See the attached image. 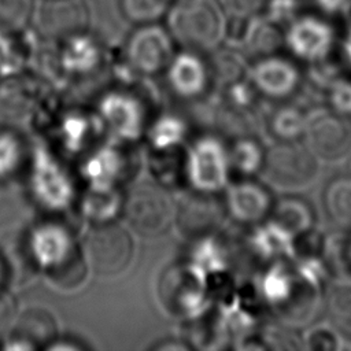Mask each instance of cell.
I'll use <instances>...</instances> for the list:
<instances>
[{
	"instance_id": "1",
	"label": "cell",
	"mask_w": 351,
	"mask_h": 351,
	"mask_svg": "<svg viewBox=\"0 0 351 351\" xmlns=\"http://www.w3.org/2000/svg\"><path fill=\"white\" fill-rule=\"evenodd\" d=\"M325 284L302 273L293 259L274 261L258 280L259 296L274 310L281 324L308 326L324 307Z\"/></svg>"
},
{
	"instance_id": "2",
	"label": "cell",
	"mask_w": 351,
	"mask_h": 351,
	"mask_svg": "<svg viewBox=\"0 0 351 351\" xmlns=\"http://www.w3.org/2000/svg\"><path fill=\"white\" fill-rule=\"evenodd\" d=\"M165 19L174 44L197 53L214 52L228 34L229 19L219 0H174Z\"/></svg>"
},
{
	"instance_id": "3",
	"label": "cell",
	"mask_w": 351,
	"mask_h": 351,
	"mask_svg": "<svg viewBox=\"0 0 351 351\" xmlns=\"http://www.w3.org/2000/svg\"><path fill=\"white\" fill-rule=\"evenodd\" d=\"M261 171L273 188L299 192L317 180L318 160L300 141H278L266 152Z\"/></svg>"
},
{
	"instance_id": "4",
	"label": "cell",
	"mask_w": 351,
	"mask_h": 351,
	"mask_svg": "<svg viewBox=\"0 0 351 351\" xmlns=\"http://www.w3.org/2000/svg\"><path fill=\"white\" fill-rule=\"evenodd\" d=\"M282 44L293 59L315 66L330 59L337 45V34L325 15L298 14L285 25Z\"/></svg>"
},
{
	"instance_id": "5",
	"label": "cell",
	"mask_w": 351,
	"mask_h": 351,
	"mask_svg": "<svg viewBox=\"0 0 351 351\" xmlns=\"http://www.w3.org/2000/svg\"><path fill=\"white\" fill-rule=\"evenodd\" d=\"M29 184L32 195L45 210L63 211L74 200L73 180L58 158L41 144L33 148Z\"/></svg>"
},
{
	"instance_id": "6",
	"label": "cell",
	"mask_w": 351,
	"mask_h": 351,
	"mask_svg": "<svg viewBox=\"0 0 351 351\" xmlns=\"http://www.w3.org/2000/svg\"><path fill=\"white\" fill-rule=\"evenodd\" d=\"M302 141L318 162H340L351 152V119L326 107L314 110L308 112Z\"/></svg>"
},
{
	"instance_id": "7",
	"label": "cell",
	"mask_w": 351,
	"mask_h": 351,
	"mask_svg": "<svg viewBox=\"0 0 351 351\" xmlns=\"http://www.w3.org/2000/svg\"><path fill=\"white\" fill-rule=\"evenodd\" d=\"M229 155L215 137H202L188 149L184 160L186 180L196 192L215 193L228 185Z\"/></svg>"
},
{
	"instance_id": "8",
	"label": "cell",
	"mask_w": 351,
	"mask_h": 351,
	"mask_svg": "<svg viewBox=\"0 0 351 351\" xmlns=\"http://www.w3.org/2000/svg\"><path fill=\"white\" fill-rule=\"evenodd\" d=\"M129 64L144 74L165 70L174 56V41L166 26L154 23L137 25L125 44Z\"/></svg>"
},
{
	"instance_id": "9",
	"label": "cell",
	"mask_w": 351,
	"mask_h": 351,
	"mask_svg": "<svg viewBox=\"0 0 351 351\" xmlns=\"http://www.w3.org/2000/svg\"><path fill=\"white\" fill-rule=\"evenodd\" d=\"M86 258L92 269L100 276L121 273L133 256V241L129 233L112 222L96 225L89 233Z\"/></svg>"
},
{
	"instance_id": "10",
	"label": "cell",
	"mask_w": 351,
	"mask_h": 351,
	"mask_svg": "<svg viewBox=\"0 0 351 351\" xmlns=\"http://www.w3.org/2000/svg\"><path fill=\"white\" fill-rule=\"evenodd\" d=\"M32 23L41 37L63 41L86 32L89 8L85 0H41L34 7Z\"/></svg>"
},
{
	"instance_id": "11",
	"label": "cell",
	"mask_w": 351,
	"mask_h": 351,
	"mask_svg": "<svg viewBox=\"0 0 351 351\" xmlns=\"http://www.w3.org/2000/svg\"><path fill=\"white\" fill-rule=\"evenodd\" d=\"M125 211L130 226L144 236L163 233L174 218L169 195L159 186L147 184L133 189L125 202Z\"/></svg>"
},
{
	"instance_id": "12",
	"label": "cell",
	"mask_w": 351,
	"mask_h": 351,
	"mask_svg": "<svg viewBox=\"0 0 351 351\" xmlns=\"http://www.w3.org/2000/svg\"><path fill=\"white\" fill-rule=\"evenodd\" d=\"M207 284L195 276L185 265L171 269L162 280L160 295L167 308L181 317L195 318L208 306Z\"/></svg>"
},
{
	"instance_id": "13",
	"label": "cell",
	"mask_w": 351,
	"mask_h": 351,
	"mask_svg": "<svg viewBox=\"0 0 351 351\" xmlns=\"http://www.w3.org/2000/svg\"><path fill=\"white\" fill-rule=\"evenodd\" d=\"M248 78L256 92L270 99H287L302 84V71L298 64L281 55L261 56L248 70Z\"/></svg>"
},
{
	"instance_id": "14",
	"label": "cell",
	"mask_w": 351,
	"mask_h": 351,
	"mask_svg": "<svg viewBox=\"0 0 351 351\" xmlns=\"http://www.w3.org/2000/svg\"><path fill=\"white\" fill-rule=\"evenodd\" d=\"M27 247L38 267L52 273L67 265L77 252L69 230L53 222L36 226L29 234Z\"/></svg>"
},
{
	"instance_id": "15",
	"label": "cell",
	"mask_w": 351,
	"mask_h": 351,
	"mask_svg": "<svg viewBox=\"0 0 351 351\" xmlns=\"http://www.w3.org/2000/svg\"><path fill=\"white\" fill-rule=\"evenodd\" d=\"M99 118L118 140H137L144 129V112L140 103L122 92H110L99 101Z\"/></svg>"
},
{
	"instance_id": "16",
	"label": "cell",
	"mask_w": 351,
	"mask_h": 351,
	"mask_svg": "<svg viewBox=\"0 0 351 351\" xmlns=\"http://www.w3.org/2000/svg\"><path fill=\"white\" fill-rule=\"evenodd\" d=\"M271 196L266 186L255 181H241L228 189L226 207L239 222H259L270 214Z\"/></svg>"
},
{
	"instance_id": "17",
	"label": "cell",
	"mask_w": 351,
	"mask_h": 351,
	"mask_svg": "<svg viewBox=\"0 0 351 351\" xmlns=\"http://www.w3.org/2000/svg\"><path fill=\"white\" fill-rule=\"evenodd\" d=\"M167 78L176 93L182 97H193L203 92L207 85L210 70L200 53L182 49L169 63Z\"/></svg>"
},
{
	"instance_id": "18",
	"label": "cell",
	"mask_w": 351,
	"mask_h": 351,
	"mask_svg": "<svg viewBox=\"0 0 351 351\" xmlns=\"http://www.w3.org/2000/svg\"><path fill=\"white\" fill-rule=\"evenodd\" d=\"M254 252L265 261H289L298 255V239L271 219L261 223L251 234Z\"/></svg>"
},
{
	"instance_id": "19",
	"label": "cell",
	"mask_w": 351,
	"mask_h": 351,
	"mask_svg": "<svg viewBox=\"0 0 351 351\" xmlns=\"http://www.w3.org/2000/svg\"><path fill=\"white\" fill-rule=\"evenodd\" d=\"M123 171V158L112 145H101L88 155L82 163L81 173L92 189L115 188Z\"/></svg>"
},
{
	"instance_id": "20",
	"label": "cell",
	"mask_w": 351,
	"mask_h": 351,
	"mask_svg": "<svg viewBox=\"0 0 351 351\" xmlns=\"http://www.w3.org/2000/svg\"><path fill=\"white\" fill-rule=\"evenodd\" d=\"M59 63L71 74H86L92 71L101 59L99 41L86 32L74 34L62 41Z\"/></svg>"
},
{
	"instance_id": "21",
	"label": "cell",
	"mask_w": 351,
	"mask_h": 351,
	"mask_svg": "<svg viewBox=\"0 0 351 351\" xmlns=\"http://www.w3.org/2000/svg\"><path fill=\"white\" fill-rule=\"evenodd\" d=\"M269 219L278 223L296 239L311 232L315 225L313 207L304 199L288 196L271 206Z\"/></svg>"
},
{
	"instance_id": "22",
	"label": "cell",
	"mask_w": 351,
	"mask_h": 351,
	"mask_svg": "<svg viewBox=\"0 0 351 351\" xmlns=\"http://www.w3.org/2000/svg\"><path fill=\"white\" fill-rule=\"evenodd\" d=\"M186 266L207 284L211 277L226 270L228 255L225 248L213 236H204L193 245Z\"/></svg>"
},
{
	"instance_id": "23",
	"label": "cell",
	"mask_w": 351,
	"mask_h": 351,
	"mask_svg": "<svg viewBox=\"0 0 351 351\" xmlns=\"http://www.w3.org/2000/svg\"><path fill=\"white\" fill-rule=\"evenodd\" d=\"M324 307L328 319L351 336V276L333 277L325 287Z\"/></svg>"
},
{
	"instance_id": "24",
	"label": "cell",
	"mask_w": 351,
	"mask_h": 351,
	"mask_svg": "<svg viewBox=\"0 0 351 351\" xmlns=\"http://www.w3.org/2000/svg\"><path fill=\"white\" fill-rule=\"evenodd\" d=\"M322 203L333 223L344 230H351V176L330 180L324 189Z\"/></svg>"
},
{
	"instance_id": "25",
	"label": "cell",
	"mask_w": 351,
	"mask_h": 351,
	"mask_svg": "<svg viewBox=\"0 0 351 351\" xmlns=\"http://www.w3.org/2000/svg\"><path fill=\"white\" fill-rule=\"evenodd\" d=\"M199 195L188 199L178 210V223L184 232H206L219 222V207L210 199V193Z\"/></svg>"
},
{
	"instance_id": "26",
	"label": "cell",
	"mask_w": 351,
	"mask_h": 351,
	"mask_svg": "<svg viewBox=\"0 0 351 351\" xmlns=\"http://www.w3.org/2000/svg\"><path fill=\"white\" fill-rule=\"evenodd\" d=\"M308 112L296 104H282L269 118V130L277 141H302Z\"/></svg>"
},
{
	"instance_id": "27",
	"label": "cell",
	"mask_w": 351,
	"mask_h": 351,
	"mask_svg": "<svg viewBox=\"0 0 351 351\" xmlns=\"http://www.w3.org/2000/svg\"><path fill=\"white\" fill-rule=\"evenodd\" d=\"M303 348L310 351H351V336L330 321L310 324L302 333Z\"/></svg>"
},
{
	"instance_id": "28",
	"label": "cell",
	"mask_w": 351,
	"mask_h": 351,
	"mask_svg": "<svg viewBox=\"0 0 351 351\" xmlns=\"http://www.w3.org/2000/svg\"><path fill=\"white\" fill-rule=\"evenodd\" d=\"M122 207V196L112 189H92L89 188L82 199L84 215L96 225L112 222Z\"/></svg>"
},
{
	"instance_id": "29",
	"label": "cell",
	"mask_w": 351,
	"mask_h": 351,
	"mask_svg": "<svg viewBox=\"0 0 351 351\" xmlns=\"http://www.w3.org/2000/svg\"><path fill=\"white\" fill-rule=\"evenodd\" d=\"M186 136L185 122L176 115L159 117L148 130V140L154 149L166 152L178 147Z\"/></svg>"
},
{
	"instance_id": "30",
	"label": "cell",
	"mask_w": 351,
	"mask_h": 351,
	"mask_svg": "<svg viewBox=\"0 0 351 351\" xmlns=\"http://www.w3.org/2000/svg\"><path fill=\"white\" fill-rule=\"evenodd\" d=\"M228 155L230 169L237 170L243 176H252L262 170L266 152L255 140L240 138L228 151Z\"/></svg>"
},
{
	"instance_id": "31",
	"label": "cell",
	"mask_w": 351,
	"mask_h": 351,
	"mask_svg": "<svg viewBox=\"0 0 351 351\" xmlns=\"http://www.w3.org/2000/svg\"><path fill=\"white\" fill-rule=\"evenodd\" d=\"M174 0H119L122 15L136 23H154L165 18Z\"/></svg>"
},
{
	"instance_id": "32",
	"label": "cell",
	"mask_w": 351,
	"mask_h": 351,
	"mask_svg": "<svg viewBox=\"0 0 351 351\" xmlns=\"http://www.w3.org/2000/svg\"><path fill=\"white\" fill-rule=\"evenodd\" d=\"M325 107L351 119V75L339 73L324 86Z\"/></svg>"
},
{
	"instance_id": "33",
	"label": "cell",
	"mask_w": 351,
	"mask_h": 351,
	"mask_svg": "<svg viewBox=\"0 0 351 351\" xmlns=\"http://www.w3.org/2000/svg\"><path fill=\"white\" fill-rule=\"evenodd\" d=\"M15 32L0 29V77H15L22 71L26 56Z\"/></svg>"
},
{
	"instance_id": "34",
	"label": "cell",
	"mask_w": 351,
	"mask_h": 351,
	"mask_svg": "<svg viewBox=\"0 0 351 351\" xmlns=\"http://www.w3.org/2000/svg\"><path fill=\"white\" fill-rule=\"evenodd\" d=\"M34 0H0V29L21 33L32 22Z\"/></svg>"
},
{
	"instance_id": "35",
	"label": "cell",
	"mask_w": 351,
	"mask_h": 351,
	"mask_svg": "<svg viewBox=\"0 0 351 351\" xmlns=\"http://www.w3.org/2000/svg\"><path fill=\"white\" fill-rule=\"evenodd\" d=\"M215 51L211 66L217 80L226 85L240 81L247 70L243 58L230 49H219L218 47Z\"/></svg>"
},
{
	"instance_id": "36",
	"label": "cell",
	"mask_w": 351,
	"mask_h": 351,
	"mask_svg": "<svg viewBox=\"0 0 351 351\" xmlns=\"http://www.w3.org/2000/svg\"><path fill=\"white\" fill-rule=\"evenodd\" d=\"M89 133V121L77 112L69 114L60 123V138L69 151H78Z\"/></svg>"
},
{
	"instance_id": "37",
	"label": "cell",
	"mask_w": 351,
	"mask_h": 351,
	"mask_svg": "<svg viewBox=\"0 0 351 351\" xmlns=\"http://www.w3.org/2000/svg\"><path fill=\"white\" fill-rule=\"evenodd\" d=\"M27 322L29 329H26L21 337L30 341L34 347H37L38 341H51L52 336L55 335V321L51 314L37 308L34 315L29 317Z\"/></svg>"
},
{
	"instance_id": "38",
	"label": "cell",
	"mask_w": 351,
	"mask_h": 351,
	"mask_svg": "<svg viewBox=\"0 0 351 351\" xmlns=\"http://www.w3.org/2000/svg\"><path fill=\"white\" fill-rule=\"evenodd\" d=\"M22 148L19 140L10 132L0 130V178L8 177L19 166Z\"/></svg>"
},
{
	"instance_id": "39",
	"label": "cell",
	"mask_w": 351,
	"mask_h": 351,
	"mask_svg": "<svg viewBox=\"0 0 351 351\" xmlns=\"http://www.w3.org/2000/svg\"><path fill=\"white\" fill-rule=\"evenodd\" d=\"M266 341L271 348H278V350H302L303 348V340H302V336L298 335L296 328L288 326L285 324H281L267 330Z\"/></svg>"
},
{
	"instance_id": "40",
	"label": "cell",
	"mask_w": 351,
	"mask_h": 351,
	"mask_svg": "<svg viewBox=\"0 0 351 351\" xmlns=\"http://www.w3.org/2000/svg\"><path fill=\"white\" fill-rule=\"evenodd\" d=\"M314 4L318 12L325 16H341L351 0H314Z\"/></svg>"
},
{
	"instance_id": "41",
	"label": "cell",
	"mask_w": 351,
	"mask_h": 351,
	"mask_svg": "<svg viewBox=\"0 0 351 351\" xmlns=\"http://www.w3.org/2000/svg\"><path fill=\"white\" fill-rule=\"evenodd\" d=\"M340 49H341L346 66L351 71V29H346L344 37L340 44Z\"/></svg>"
},
{
	"instance_id": "42",
	"label": "cell",
	"mask_w": 351,
	"mask_h": 351,
	"mask_svg": "<svg viewBox=\"0 0 351 351\" xmlns=\"http://www.w3.org/2000/svg\"><path fill=\"white\" fill-rule=\"evenodd\" d=\"M343 256H344L346 276H351V230H348V232L346 233V237H344Z\"/></svg>"
},
{
	"instance_id": "43",
	"label": "cell",
	"mask_w": 351,
	"mask_h": 351,
	"mask_svg": "<svg viewBox=\"0 0 351 351\" xmlns=\"http://www.w3.org/2000/svg\"><path fill=\"white\" fill-rule=\"evenodd\" d=\"M47 350H51V351H63V350L77 351V350H80V347L73 344V343H69V341H56L53 344H48Z\"/></svg>"
},
{
	"instance_id": "44",
	"label": "cell",
	"mask_w": 351,
	"mask_h": 351,
	"mask_svg": "<svg viewBox=\"0 0 351 351\" xmlns=\"http://www.w3.org/2000/svg\"><path fill=\"white\" fill-rule=\"evenodd\" d=\"M341 18H344L346 29H351V4H350L348 8L341 14Z\"/></svg>"
},
{
	"instance_id": "45",
	"label": "cell",
	"mask_w": 351,
	"mask_h": 351,
	"mask_svg": "<svg viewBox=\"0 0 351 351\" xmlns=\"http://www.w3.org/2000/svg\"><path fill=\"white\" fill-rule=\"evenodd\" d=\"M1 281H3V263L0 261V284H1Z\"/></svg>"
}]
</instances>
